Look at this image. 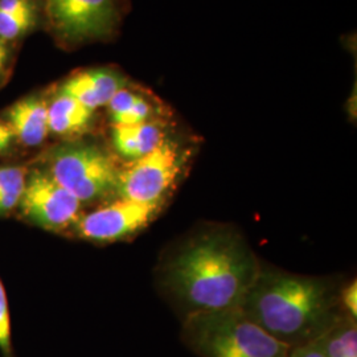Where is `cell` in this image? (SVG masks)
<instances>
[{"mask_svg":"<svg viewBox=\"0 0 357 357\" xmlns=\"http://www.w3.org/2000/svg\"><path fill=\"white\" fill-rule=\"evenodd\" d=\"M238 308L291 348L317 340L339 321L328 282L262 268Z\"/></svg>","mask_w":357,"mask_h":357,"instance_id":"obj_2","label":"cell"},{"mask_svg":"<svg viewBox=\"0 0 357 357\" xmlns=\"http://www.w3.org/2000/svg\"><path fill=\"white\" fill-rule=\"evenodd\" d=\"M8 54H10V50L7 45V41L0 38V75L4 70L7 61H8Z\"/></svg>","mask_w":357,"mask_h":357,"instance_id":"obj_22","label":"cell"},{"mask_svg":"<svg viewBox=\"0 0 357 357\" xmlns=\"http://www.w3.org/2000/svg\"><path fill=\"white\" fill-rule=\"evenodd\" d=\"M45 13L54 32L73 43L102 38L116 20L115 0H45Z\"/></svg>","mask_w":357,"mask_h":357,"instance_id":"obj_7","label":"cell"},{"mask_svg":"<svg viewBox=\"0 0 357 357\" xmlns=\"http://www.w3.org/2000/svg\"><path fill=\"white\" fill-rule=\"evenodd\" d=\"M6 118L15 139L26 147H38L50 134L48 102L40 96H28L13 103Z\"/></svg>","mask_w":357,"mask_h":357,"instance_id":"obj_10","label":"cell"},{"mask_svg":"<svg viewBox=\"0 0 357 357\" xmlns=\"http://www.w3.org/2000/svg\"><path fill=\"white\" fill-rule=\"evenodd\" d=\"M81 202L61 187L45 169L26 175V187L17 205L29 224L50 231H63L79 218Z\"/></svg>","mask_w":357,"mask_h":357,"instance_id":"obj_6","label":"cell"},{"mask_svg":"<svg viewBox=\"0 0 357 357\" xmlns=\"http://www.w3.org/2000/svg\"><path fill=\"white\" fill-rule=\"evenodd\" d=\"M158 205L141 204L119 199L77 220V234L91 243H114L144 228Z\"/></svg>","mask_w":357,"mask_h":357,"instance_id":"obj_8","label":"cell"},{"mask_svg":"<svg viewBox=\"0 0 357 357\" xmlns=\"http://www.w3.org/2000/svg\"><path fill=\"white\" fill-rule=\"evenodd\" d=\"M287 357H327L323 347L320 343L319 337L317 340L308 342L306 344L298 345L293 348Z\"/></svg>","mask_w":357,"mask_h":357,"instance_id":"obj_19","label":"cell"},{"mask_svg":"<svg viewBox=\"0 0 357 357\" xmlns=\"http://www.w3.org/2000/svg\"><path fill=\"white\" fill-rule=\"evenodd\" d=\"M183 340L202 357H287L293 349L238 307L187 315Z\"/></svg>","mask_w":357,"mask_h":357,"instance_id":"obj_3","label":"cell"},{"mask_svg":"<svg viewBox=\"0 0 357 357\" xmlns=\"http://www.w3.org/2000/svg\"><path fill=\"white\" fill-rule=\"evenodd\" d=\"M45 171L81 204L115 192L119 172L107 153L89 143L59 146L50 155Z\"/></svg>","mask_w":357,"mask_h":357,"instance_id":"obj_4","label":"cell"},{"mask_svg":"<svg viewBox=\"0 0 357 357\" xmlns=\"http://www.w3.org/2000/svg\"><path fill=\"white\" fill-rule=\"evenodd\" d=\"M180 165L178 149L163 141L151 153L118 172L115 192L125 200L158 205L178 178Z\"/></svg>","mask_w":357,"mask_h":357,"instance_id":"obj_5","label":"cell"},{"mask_svg":"<svg viewBox=\"0 0 357 357\" xmlns=\"http://www.w3.org/2000/svg\"><path fill=\"white\" fill-rule=\"evenodd\" d=\"M319 340L327 357H357V328L352 320H339Z\"/></svg>","mask_w":357,"mask_h":357,"instance_id":"obj_13","label":"cell"},{"mask_svg":"<svg viewBox=\"0 0 357 357\" xmlns=\"http://www.w3.org/2000/svg\"><path fill=\"white\" fill-rule=\"evenodd\" d=\"M36 20V13H0V38L4 41H11L20 38L32 26Z\"/></svg>","mask_w":357,"mask_h":357,"instance_id":"obj_15","label":"cell"},{"mask_svg":"<svg viewBox=\"0 0 357 357\" xmlns=\"http://www.w3.org/2000/svg\"><path fill=\"white\" fill-rule=\"evenodd\" d=\"M0 13L22 15L36 13L32 0H0Z\"/></svg>","mask_w":357,"mask_h":357,"instance_id":"obj_18","label":"cell"},{"mask_svg":"<svg viewBox=\"0 0 357 357\" xmlns=\"http://www.w3.org/2000/svg\"><path fill=\"white\" fill-rule=\"evenodd\" d=\"M139 97H141L139 94H135L126 88L118 90L115 93L113 98L107 103L109 114H110V118L114 125H118L121 122V119L128 114L130 109L134 106V103L138 101Z\"/></svg>","mask_w":357,"mask_h":357,"instance_id":"obj_17","label":"cell"},{"mask_svg":"<svg viewBox=\"0 0 357 357\" xmlns=\"http://www.w3.org/2000/svg\"><path fill=\"white\" fill-rule=\"evenodd\" d=\"M343 303L351 314V318L356 319L357 317V284L356 281L352 282L343 291Z\"/></svg>","mask_w":357,"mask_h":357,"instance_id":"obj_20","label":"cell"},{"mask_svg":"<svg viewBox=\"0 0 357 357\" xmlns=\"http://www.w3.org/2000/svg\"><path fill=\"white\" fill-rule=\"evenodd\" d=\"M163 142V134L159 126L151 122L139 125H114L113 143L115 150L123 158L137 160L151 153Z\"/></svg>","mask_w":357,"mask_h":357,"instance_id":"obj_12","label":"cell"},{"mask_svg":"<svg viewBox=\"0 0 357 357\" xmlns=\"http://www.w3.org/2000/svg\"><path fill=\"white\" fill-rule=\"evenodd\" d=\"M93 113V110L75 98L57 93L51 102H48L50 132L60 137L78 135L89 128Z\"/></svg>","mask_w":357,"mask_h":357,"instance_id":"obj_11","label":"cell"},{"mask_svg":"<svg viewBox=\"0 0 357 357\" xmlns=\"http://www.w3.org/2000/svg\"><path fill=\"white\" fill-rule=\"evenodd\" d=\"M259 270L257 257L240 234L211 230L171 257L163 280L190 315L240 307Z\"/></svg>","mask_w":357,"mask_h":357,"instance_id":"obj_1","label":"cell"},{"mask_svg":"<svg viewBox=\"0 0 357 357\" xmlns=\"http://www.w3.org/2000/svg\"><path fill=\"white\" fill-rule=\"evenodd\" d=\"M0 352L3 357H15L11 335V318L4 284L0 280Z\"/></svg>","mask_w":357,"mask_h":357,"instance_id":"obj_16","label":"cell"},{"mask_svg":"<svg viewBox=\"0 0 357 357\" xmlns=\"http://www.w3.org/2000/svg\"><path fill=\"white\" fill-rule=\"evenodd\" d=\"M15 141V135L8 123L6 121H0V153H7Z\"/></svg>","mask_w":357,"mask_h":357,"instance_id":"obj_21","label":"cell"},{"mask_svg":"<svg viewBox=\"0 0 357 357\" xmlns=\"http://www.w3.org/2000/svg\"><path fill=\"white\" fill-rule=\"evenodd\" d=\"M26 168L22 166L0 167V217L17 209L26 187Z\"/></svg>","mask_w":357,"mask_h":357,"instance_id":"obj_14","label":"cell"},{"mask_svg":"<svg viewBox=\"0 0 357 357\" xmlns=\"http://www.w3.org/2000/svg\"><path fill=\"white\" fill-rule=\"evenodd\" d=\"M125 77L121 73L98 68L79 72L68 78L61 85V94L69 96L90 110L107 106L118 90L125 88Z\"/></svg>","mask_w":357,"mask_h":357,"instance_id":"obj_9","label":"cell"}]
</instances>
